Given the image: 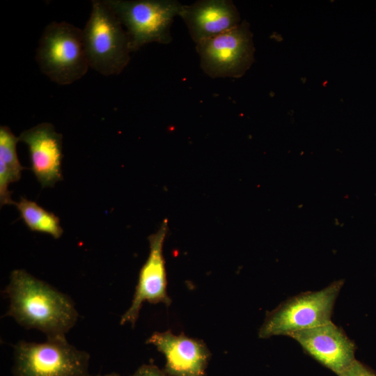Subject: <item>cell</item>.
Returning a JSON list of instances; mask_svg holds the SVG:
<instances>
[{"instance_id": "obj_1", "label": "cell", "mask_w": 376, "mask_h": 376, "mask_svg": "<svg viewBox=\"0 0 376 376\" xmlns=\"http://www.w3.org/2000/svg\"><path fill=\"white\" fill-rule=\"evenodd\" d=\"M3 293L9 299L6 314L26 329L42 332L47 340L66 339L78 313L69 296L24 269H15Z\"/></svg>"}, {"instance_id": "obj_2", "label": "cell", "mask_w": 376, "mask_h": 376, "mask_svg": "<svg viewBox=\"0 0 376 376\" xmlns=\"http://www.w3.org/2000/svg\"><path fill=\"white\" fill-rule=\"evenodd\" d=\"M89 68L104 76L117 75L130 60L126 31L104 0H93L89 18L82 29Z\"/></svg>"}, {"instance_id": "obj_3", "label": "cell", "mask_w": 376, "mask_h": 376, "mask_svg": "<svg viewBox=\"0 0 376 376\" xmlns=\"http://www.w3.org/2000/svg\"><path fill=\"white\" fill-rule=\"evenodd\" d=\"M36 60L41 72L52 81L69 85L87 72L82 29L66 22H52L39 40Z\"/></svg>"}, {"instance_id": "obj_4", "label": "cell", "mask_w": 376, "mask_h": 376, "mask_svg": "<svg viewBox=\"0 0 376 376\" xmlns=\"http://www.w3.org/2000/svg\"><path fill=\"white\" fill-rule=\"evenodd\" d=\"M344 284L340 279L318 291L305 292L269 312L258 335L261 338L290 334L331 322L336 299Z\"/></svg>"}, {"instance_id": "obj_5", "label": "cell", "mask_w": 376, "mask_h": 376, "mask_svg": "<svg viewBox=\"0 0 376 376\" xmlns=\"http://www.w3.org/2000/svg\"><path fill=\"white\" fill-rule=\"evenodd\" d=\"M126 28L131 52L143 45L171 42V26L183 4L174 0H104Z\"/></svg>"}, {"instance_id": "obj_6", "label": "cell", "mask_w": 376, "mask_h": 376, "mask_svg": "<svg viewBox=\"0 0 376 376\" xmlns=\"http://www.w3.org/2000/svg\"><path fill=\"white\" fill-rule=\"evenodd\" d=\"M14 376H88L89 354L67 339L14 345Z\"/></svg>"}, {"instance_id": "obj_7", "label": "cell", "mask_w": 376, "mask_h": 376, "mask_svg": "<svg viewBox=\"0 0 376 376\" xmlns=\"http://www.w3.org/2000/svg\"><path fill=\"white\" fill-rule=\"evenodd\" d=\"M203 72L212 78H239L254 61L255 47L250 25L241 22L235 28L196 44Z\"/></svg>"}, {"instance_id": "obj_8", "label": "cell", "mask_w": 376, "mask_h": 376, "mask_svg": "<svg viewBox=\"0 0 376 376\" xmlns=\"http://www.w3.org/2000/svg\"><path fill=\"white\" fill-rule=\"evenodd\" d=\"M168 230V221L164 220L159 228L148 237L150 251L139 275L132 301L121 316L120 324L136 323L143 304L164 303L170 305L166 292V273L163 256V245Z\"/></svg>"}, {"instance_id": "obj_9", "label": "cell", "mask_w": 376, "mask_h": 376, "mask_svg": "<svg viewBox=\"0 0 376 376\" xmlns=\"http://www.w3.org/2000/svg\"><path fill=\"white\" fill-rule=\"evenodd\" d=\"M304 350L336 375L356 359V346L345 331L331 321L290 334Z\"/></svg>"}, {"instance_id": "obj_10", "label": "cell", "mask_w": 376, "mask_h": 376, "mask_svg": "<svg viewBox=\"0 0 376 376\" xmlns=\"http://www.w3.org/2000/svg\"><path fill=\"white\" fill-rule=\"evenodd\" d=\"M18 139L28 146L31 170L42 188L63 180V136L52 124L40 123L23 131Z\"/></svg>"}, {"instance_id": "obj_11", "label": "cell", "mask_w": 376, "mask_h": 376, "mask_svg": "<svg viewBox=\"0 0 376 376\" xmlns=\"http://www.w3.org/2000/svg\"><path fill=\"white\" fill-rule=\"evenodd\" d=\"M147 343L164 354L169 375L205 376L210 352L201 340L167 331L152 334Z\"/></svg>"}, {"instance_id": "obj_12", "label": "cell", "mask_w": 376, "mask_h": 376, "mask_svg": "<svg viewBox=\"0 0 376 376\" xmlns=\"http://www.w3.org/2000/svg\"><path fill=\"white\" fill-rule=\"evenodd\" d=\"M180 16L196 44L216 37L241 23L237 8L228 0H201L184 5Z\"/></svg>"}, {"instance_id": "obj_13", "label": "cell", "mask_w": 376, "mask_h": 376, "mask_svg": "<svg viewBox=\"0 0 376 376\" xmlns=\"http://www.w3.org/2000/svg\"><path fill=\"white\" fill-rule=\"evenodd\" d=\"M19 139L7 127H0V203L14 205L8 185L18 181L25 168L22 166L17 157V143Z\"/></svg>"}, {"instance_id": "obj_14", "label": "cell", "mask_w": 376, "mask_h": 376, "mask_svg": "<svg viewBox=\"0 0 376 376\" xmlns=\"http://www.w3.org/2000/svg\"><path fill=\"white\" fill-rule=\"evenodd\" d=\"M27 228L33 232L46 233L55 239L63 234L59 218L54 213L40 207L36 202L21 197L19 202L14 204Z\"/></svg>"}, {"instance_id": "obj_15", "label": "cell", "mask_w": 376, "mask_h": 376, "mask_svg": "<svg viewBox=\"0 0 376 376\" xmlns=\"http://www.w3.org/2000/svg\"><path fill=\"white\" fill-rule=\"evenodd\" d=\"M338 376H376L370 369L355 359Z\"/></svg>"}, {"instance_id": "obj_16", "label": "cell", "mask_w": 376, "mask_h": 376, "mask_svg": "<svg viewBox=\"0 0 376 376\" xmlns=\"http://www.w3.org/2000/svg\"><path fill=\"white\" fill-rule=\"evenodd\" d=\"M132 376H165V373L153 365H143L136 370Z\"/></svg>"}, {"instance_id": "obj_17", "label": "cell", "mask_w": 376, "mask_h": 376, "mask_svg": "<svg viewBox=\"0 0 376 376\" xmlns=\"http://www.w3.org/2000/svg\"><path fill=\"white\" fill-rule=\"evenodd\" d=\"M88 376H119L118 374L116 373H109V374H106V375H89Z\"/></svg>"}]
</instances>
